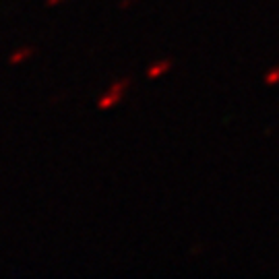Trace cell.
I'll return each instance as SVG.
<instances>
[{"instance_id":"3957f363","label":"cell","mask_w":279,"mask_h":279,"mask_svg":"<svg viewBox=\"0 0 279 279\" xmlns=\"http://www.w3.org/2000/svg\"><path fill=\"white\" fill-rule=\"evenodd\" d=\"M35 54V50L31 46H23V48H17L11 56H9V64H23L25 60H29L31 56Z\"/></svg>"},{"instance_id":"277c9868","label":"cell","mask_w":279,"mask_h":279,"mask_svg":"<svg viewBox=\"0 0 279 279\" xmlns=\"http://www.w3.org/2000/svg\"><path fill=\"white\" fill-rule=\"evenodd\" d=\"M128 85H130V79H118V81H114V83L110 85V89H112V91H118V93H124V91L128 89Z\"/></svg>"},{"instance_id":"8992f818","label":"cell","mask_w":279,"mask_h":279,"mask_svg":"<svg viewBox=\"0 0 279 279\" xmlns=\"http://www.w3.org/2000/svg\"><path fill=\"white\" fill-rule=\"evenodd\" d=\"M62 3H66V0H46V7H58V5H62Z\"/></svg>"},{"instance_id":"7a4b0ae2","label":"cell","mask_w":279,"mask_h":279,"mask_svg":"<svg viewBox=\"0 0 279 279\" xmlns=\"http://www.w3.org/2000/svg\"><path fill=\"white\" fill-rule=\"evenodd\" d=\"M122 97H124V93H118V91L108 89L104 95H99L97 108H99V110H112V108H116V106L122 102Z\"/></svg>"},{"instance_id":"6da1fadb","label":"cell","mask_w":279,"mask_h":279,"mask_svg":"<svg viewBox=\"0 0 279 279\" xmlns=\"http://www.w3.org/2000/svg\"><path fill=\"white\" fill-rule=\"evenodd\" d=\"M172 71V60L170 58H166V60H157V62H153V64H149V68H147V79L149 81H155V79H160V77H164L166 73H170Z\"/></svg>"},{"instance_id":"5b68a950","label":"cell","mask_w":279,"mask_h":279,"mask_svg":"<svg viewBox=\"0 0 279 279\" xmlns=\"http://www.w3.org/2000/svg\"><path fill=\"white\" fill-rule=\"evenodd\" d=\"M265 83H267V85H277V83H279V66L273 68V71H269V73L265 75Z\"/></svg>"}]
</instances>
